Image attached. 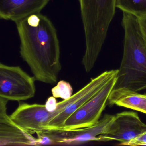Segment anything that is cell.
Returning a JSON list of instances; mask_svg holds the SVG:
<instances>
[{"mask_svg": "<svg viewBox=\"0 0 146 146\" xmlns=\"http://www.w3.org/2000/svg\"><path fill=\"white\" fill-rule=\"evenodd\" d=\"M84 30L86 49L82 63L90 72L101 51L115 13L117 0H78Z\"/></svg>", "mask_w": 146, "mask_h": 146, "instance_id": "obj_3", "label": "cell"}, {"mask_svg": "<svg viewBox=\"0 0 146 146\" xmlns=\"http://www.w3.org/2000/svg\"><path fill=\"white\" fill-rule=\"evenodd\" d=\"M21 57L36 81L53 84L61 70L57 31L51 20L40 13L16 23Z\"/></svg>", "mask_w": 146, "mask_h": 146, "instance_id": "obj_1", "label": "cell"}, {"mask_svg": "<svg viewBox=\"0 0 146 146\" xmlns=\"http://www.w3.org/2000/svg\"><path fill=\"white\" fill-rule=\"evenodd\" d=\"M8 100L0 97V145H37L38 138L17 125L7 114Z\"/></svg>", "mask_w": 146, "mask_h": 146, "instance_id": "obj_9", "label": "cell"}, {"mask_svg": "<svg viewBox=\"0 0 146 146\" xmlns=\"http://www.w3.org/2000/svg\"><path fill=\"white\" fill-rule=\"evenodd\" d=\"M53 114V112L48 111L45 105L22 103L10 117L17 125L25 130L37 133L48 130Z\"/></svg>", "mask_w": 146, "mask_h": 146, "instance_id": "obj_8", "label": "cell"}, {"mask_svg": "<svg viewBox=\"0 0 146 146\" xmlns=\"http://www.w3.org/2000/svg\"><path fill=\"white\" fill-rule=\"evenodd\" d=\"M110 106L117 105L146 114V94L125 88H113L108 98Z\"/></svg>", "mask_w": 146, "mask_h": 146, "instance_id": "obj_12", "label": "cell"}, {"mask_svg": "<svg viewBox=\"0 0 146 146\" xmlns=\"http://www.w3.org/2000/svg\"><path fill=\"white\" fill-rule=\"evenodd\" d=\"M138 19L141 30L146 45V18Z\"/></svg>", "mask_w": 146, "mask_h": 146, "instance_id": "obj_17", "label": "cell"}, {"mask_svg": "<svg viewBox=\"0 0 146 146\" xmlns=\"http://www.w3.org/2000/svg\"><path fill=\"white\" fill-rule=\"evenodd\" d=\"M146 132V124L137 113L125 111L117 113L108 132L99 137V141H117L124 146L130 141Z\"/></svg>", "mask_w": 146, "mask_h": 146, "instance_id": "obj_7", "label": "cell"}, {"mask_svg": "<svg viewBox=\"0 0 146 146\" xmlns=\"http://www.w3.org/2000/svg\"><path fill=\"white\" fill-rule=\"evenodd\" d=\"M123 53L114 88L146 90V45L138 18L123 12Z\"/></svg>", "mask_w": 146, "mask_h": 146, "instance_id": "obj_2", "label": "cell"}, {"mask_svg": "<svg viewBox=\"0 0 146 146\" xmlns=\"http://www.w3.org/2000/svg\"><path fill=\"white\" fill-rule=\"evenodd\" d=\"M115 115L106 114L92 126L73 130L56 131L53 133L56 142L73 143L90 141H99V137L108 132Z\"/></svg>", "mask_w": 146, "mask_h": 146, "instance_id": "obj_10", "label": "cell"}, {"mask_svg": "<svg viewBox=\"0 0 146 146\" xmlns=\"http://www.w3.org/2000/svg\"><path fill=\"white\" fill-rule=\"evenodd\" d=\"M116 7L138 18H146V0H117Z\"/></svg>", "mask_w": 146, "mask_h": 146, "instance_id": "obj_13", "label": "cell"}, {"mask_svg": "<svg viewBox=\"0 0 146 146\" xmlns=\"http://www.w3.org/2000/svg\"><path fill=\"white\" fill-rule=\"evenodd\" d=\"M49 0H0V18L16 22L40 13Z\"/></svg>", "mask_w": 146, "mask_h": 146, "instance_id": "obj_11", "label": "cell"}, {"mask_svg": "<svg viewBox=\"0 0 146 146\" xmlns=\"http://www.w3.org/2000/svg\"><path fill=\"white\" fill-rule=\"evenodd\" d=\"M52 93L55 98L67 100L72 96L73 88L70 83L61 80L52 89Z\"/></svg>", "mask_w": 146, "mask_h": 146, "instance_id": "obj_14", "label": "cell"}, {"mask_svg": "<svg viewBox=\"0 0 146 146\" xmlns=\"http://www.w3.org/2000/svg\"><path fill=\"white\" fill-rule=\"evenodd\" d=\"M119 70L106 71L82 88L67 100L58 102L53 117L49 122L47 131H61L67 119L99 92L110 80L117 76Z\"/></svg>", "mask_w": 146, "mask_h": 146, "instance_id": "obj_4", "label": "cell"}, {"mask_svg": "<svg viewBox=\"0 0 146 146\" xmlns=\"http://www.w3.org/2000/svg\"><path fill=\"white\" fill-rule=\"evenodd\" d=\"M139 145H146V132L125 143L124 146H139Z\"/></svg>", "mask_w": 146, "mask_h": 146, "instance_id": "obj_15", "label": "cell"}, {"mask_svg": "<svg viewBox=\"0 0 146 146\" xmlns=\"http://www.w3.org/2000/svg\"><path fill=\"white\" fill-rule=\"evenodd\" d=\"M35 78L30 76L19 66L0 64V97L20 102L34 97Z\"/></svg>", "mask_w": 146, "mask_h": 146, "instance_id": "obj_5", "label": "cell"}, {"mask_svg": "<svg viewBox=\"0 0 146 146\" xmlns=\"http://www.w3.org/2000/svg\"><path fill=\"white\" fill-rule=\"evenodd\" d=\"M117 78V76L110 80L94 97L72 114L66 121L61 131L82 129L96 123L106 108Z\"/></svg>", "mask_w": 146, "mask_h": 146, "instance_id": "obj_6", "label": "cell"}, {"mask_svg": "<svg viewBox=\"0 0 146 146\" xmlns=\"http://www.w3.org/2000/svg\"><path fill=\"white\" fill-rule=\"evenodd\" d=\"M58 103L56 98L53 96H51L47 100L45 106L48 111L52 112L56 110Z\"/></svg>", "mask_w": 146, "mask_h": 146, "instance_id": "obj_16", "label": "cell"}]
</instances>
